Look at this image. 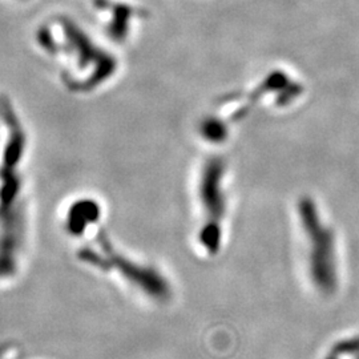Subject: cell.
Masks as SVG:
<instances>
[{"label": "cell", "mask_w": 359, "mask_h": 359, "mask_svg": "<svg viewBox=\"0 0 359 359\" xmlns=\"http://www.w3.org/2000/svg\"><path fill=\"white\" fill-rule=\"evenodd\" d=\"M341 354H354L359 355V337H351L335 344L332 355H341Z\"/></svg>", "instance_id": "1"}, {"label": "cell", "mask_w": 359, "mask_h": 359, "mask_svg": "<svg viewBox=\"0 0 359 359\" xmlns=\"http://www.w3.org/2000/svg\"><path fill=\"white\" fill-rule=\"evenodd\" d=\"M355 359H359V355H357V357H355Z\"/></svg>", "instance_id": "2"}]
</instances>
